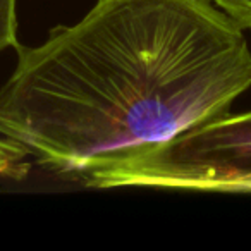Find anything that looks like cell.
<instances>
[{
  "label": "cell",
  "instance_id": "1",
  "mask_svg": "<svg viewBox=\"0 0 251 251\" xmlns=\"http://www.w3.org/2000/svg\"><path fill=\"white\" fill-rule=\"evenodd\" d=\"M14 49L0 138L76 179L229 114L251 88L244 28L213 0H95Z\"/></svg>",
  "mask_w": 251,
  "mask_h": 251
},
{
  "label": "cell",
  "instance_id": "2",
  "mask_svg": "<svg viewBox=\"0 0 251 251\" xmlns=\"http://www.w3.org/2000/svg\"><path fill=\"white\" fill-rule=\"evenodd\" d=\"M83 182L90 188L251 193V110L229 112Z\"/></svg>",
  "mask_w": 251,
  "mask_h": 251
},
{
  "label": "cell",
  "instance_id": "3",
  "mask_svg": "<svg viewBox=\"0 0 251 251\" xmlns=\"http://www.w3.org/2000/svg\"><path fill=\"white\" fill-rule=\"evenodd\" d=\"M28 151L23 147L0 138V177L25 179L29 174V162L26 160Z\"/></svg>",
  "mask_w": 251,
  "mask_h": 251
},
{
  "label": "cell",
  "instance_id": "4",
  "mask_svg": "<svg viewBox=\"0 0 251 251\" xmlns=\"http://www.w3.org/2000/svg\"><path fill=\"white\" fill-rule=\"evenodd\" d=\"M18 0H0V52L18 45Z\"/></svg>",
  "mask_w": 251,
  "mask_h": 251
},
{
  "label": "cell",
  "instance_id": "5",
  "mask_svg": "<svg viewBox=\"0 0 251 251\" xmlns=\"http://www.w3.org/2000/svg\"><path fill=\"white\" fill-rule=\"evenodd\" d=\"M220 9L230 14L244 29H251V0H213Z\"/></svg>",
  "mask_w": 251,
  "mask_h": 251
}]
</instances>
